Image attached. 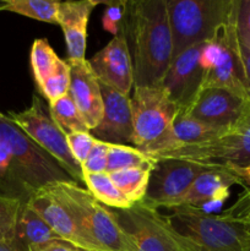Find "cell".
Here are the masks:
<instances>
[{"mask_svg":"<svg viewBox=\"0 0 250 251\" xmlns=\"http://www.w3.org/2000/svg\"><path fill=\"white\" fill-rule=\"evenodd\" d=\"M122 33L131 59L134 87L162 83L173 60L166 0H126Z\"/></svg>","mask_w":250,"mask_h":251,"instance_id":"obj_1","label":"cell"},{"mask_svg":"<svg viewBox=\"0 0 250 251\" xmlns=\"http://www.w3.org/2000/svg\"><path fill=\"white\" fill-rule=\"evenodd\" d=\"M0 136L11 149V163L6 176L0 181V194L26 201L39 189L71 178L55 159L34 144L7 115L0 117Z\"/></svg>","mask_w":250,"mask_h":251,"instance_id":"obj_2","label":"cell"},{"mask_svg":"<svg viewBox=\"0 0 250 251\" xmlns=\"http://www.w3.org/2000/svg\"><path fill=\"white\" fill-rule=\"evenodd\" d=\"M46 188L71 213L81 230L103 250L136 251L117 213L98 202L87 189L73 180L56 181Z\"/></svg>","mask_w":250,"mask_h":251,"instance_id":"obj_3","label":"cell"},{"mask_svg":"<svg viewBox=\"0 0 250 251\" xmlns=\"http://www.w3.org/2000/svg\"><path fill=\"white\" fill-rule=\"evenodd\" d=\"M234 0H166L173 39V59L190 47L217 37Z\"/></svg>","mask_w":250,"mask_h":251,"instance_id":"obj_4","label":"cell"},{"mask_svg":"<svg viewBox=\"0 0 250 251\" xmlns=\"http://www.w3.org/2000/svg\"><path fill=\"white\" fill-rule=\"evenodd\" d=\"M174 227L200 251H250V225L223 212L213 215L194 207L173 208Z\"/></svg>","mask_w":250,"mask_h":251,"instance_id":"obj_5","label":"cell"},{"mask_svg":"<svg viewBox=\"0 0 250 251\" xmlns=\"http://www.w3.org/2000/svg\"><path fill=\"white\" fill-rule=\"evenodd\" d=\"M149 157L154 162L181 159L223 168L248 166L250 164V103L239 122L233 125L227 134Z\"/></svg>","mask_w":250,"mask_h":251,"instance_id":"obj_6","label":"cell"},{"mask_svg":"<svg viewBox=\"0 0 250 251\" xmlns=\"http://www.w3.org/2000/svg\"><path fill=\"white\" fill-rule=\"evenodd\" d=\"M115 213L131 237L136 251H200L174 227L169 216L144 201Z\"/></svg>","mask_w":250,"mask_h":251,"instance_id":"obj_7","label":"cell"},{"mask_svg":"<svg viewBox=\"0 0 250 251\" xmlns=\"http://www.w3.org/2000/svg\"><path fill=\"white\" fill-rule=\"evenodd\" d=\"M130 102L134 122L132 145L144 152L168 131L180 110L162 83L134 87Z\"/></svg>","mask_w":250,"mask_h":251,"instance_id":"obj_8","label":"cell"},{"mask_svg":"<svg viewBox=\"0 0 250 251\" xmlns=\"http://www.w3.org/2000/svg\"><path fill=\"white\" fill-rule=\"evenodd\" d=\"M7 118L22 130L34 144L58 162L75 183H83L80 164L71 154L66 136L60 131L50 115L47 114L42 100L33 96L31 105L22 112H9Z\"/></svg>","mask_w":250,"mask_h":251,"instance_id":"obj_9","label":"cell"},{"mask_svg":"<svg viewBox=\"0 0 250 251\" xmlns=\"http://www.w3.org/2000/svg\"><path fill=\"white\" fill-rule=\"evenodd\" d=\"M218 39L223 47L222 55L215 68L205 71L200 91L212 87L223 88L243 100H250L244 68L240 58L239 39L235 31L234 1L229 19L218 32Z\"/></svg>","mask_w":250,"mask_h":251,"instance_id":"obj_10","label":"cell"},{"mask_svg":"<svg viewBox=\"0 0 250 251\" xmlns=\"http://www.w3.org/2000/svg\"><path fill=\"white\" fill-rule=\"evenodd\" d=\"M210 168L213 167L181 159H162L156 162L151 172L144 202L156 208H164L169 202L180 198L194 180Z\"/></svg>","mask_w":250,"mask_h":251,"instance_id":"obj_11","label":"cell"},{"mask_svg":"<svg viewBox=\"0 0 250 251\" xmlns=\"http://www.w3.org/2000/svg\"><path fill=\"white\" fill-rule=\"evenodd\" d=\"M202 46L203 43L190 47L174 58L162 81V86L180 113L189 109L201 88L205 74L200 65Z\"/></svg>","mask_w":250,"mask_h":251,"instance_id":"obj_12","label":"cell"},{"mask_svg":"<svg viewBox=\"0 0 250 251\" xmlns=\"http://www.w3.org/2000/svg\"><path fill=\"white\" fill-rule=\"evenodd\" d=\"M250 100L223 88H205L198 93L193 104L183 114L212 126L229 131L239 122Z\"/></svg>","mask_w":250,"mask_h":251,"instance_id":"obj_13","label":"cell"},{"mask_svg":"<svg viewBox=\"0 0 250 251\" xmlns=\"http://www.w3.org/2000/svg\"><path fill=\"white\" fill-rule=\"evenodd\" d=\"M88 63L100 83L129 96L134 88V75L129 49L122 32L97 51Z\"/></svg>","mask_w":250,"mask_h":251,"instance_id":"obj_14","label":"cell"},{"mask_svg":"<svg viewBox=\"0 0 250 251\" xmlns=\"http://www.w3.org/2000/svg\"><path fill=\"white\" fill-rule=\"evenodd\" d=\"M103 117L91 131L97 140L112 145H132L134 122L130 97L100 83Z\"/></svg>","mask_w":250,"mask_h":251,"instance_id":"obj_15","label":"cell"},{"mask_svg":"<svg viewBox=\"0 0 250 251\" xmlns=\"http://www.w3.org/2000/svg\"><path fill=\"white\" fill-rule=\"evenodd\" d=\"M243 185L240 179L228 168L213 167L198 176L190 188L174 201L169 202L164 208L194 207L202 210L207 205L220 206L230 195V186Z\"/></svg>","mask_w":250,"mask_h":251,"instance_id":"obj_16","label":"cell"},{"mask_svg":"<svg viewBox=\"0 0 250 251\" xmlns=\"http://www.w3.org/2000/svg\"><path fill=\"white\" fill-rule=\"evenodd\" d=\"M26 201L63 240L83 250L104 251L81 230L75 218L46 186L32 194Z\"/></svg>","mask_w":250,"mask_h":251,"instance_id":"obj_17","label":"cell"},{"mask_svg":"<svg viewBox=\"0 0 250 251\" xmlns=\"http://www.w3.org/2000/svg\"><path fill=\"white\" fill-rule=\"evenodd\" d=\"M71 70L69 93L92 131L103 117V97L100 83L88 60H68Z\"/></svg>","mask_w":250,"mask_h":251,"instance_id":"obj_18","label":"cell"},{"mask_svg":"<svg viewBox=\"0 0 250 251\" xmlns=\"http://www.w3.org/2000/svg\"><path fill=\"white\" fill-rule=\"evenodd\" d=\"M98 0H78L63 1L59 5L58 25L63 29L68 47V60H83L87 44V25L91 12Z\"/></svg>","mask_w":250,"mask_h":251,"instance_id":"obj_19","label":"cell"},{"mask_svg":"<svg viewBox=\"0 0 250 251\" xmlns=\"http://www.w3.org/2000/svg\"><path fill=\"white\" fill-rule=\"evenodd\" d=\"M225 134H227V130L205 124L183 113H179L168 131L158 141H156L146 151H144V153L147 156H152V154L162 153V152L174 151L188 145L216 139Z\"/></svg>","mask_w":250,"mask_h":251,"instance_id":"obj_20","label":"cell"},{"mask_svg":"<svg viewBox=\"0 0 250 251\" xmlns=\"http://www.w3.org/2000/svg\"><path fill=\"white\" fill-rule=\"evenodd\" d=\"M61 239L50 226L38 215L31 206L24 201L17 220L16 232L11 244L17 251H28L32 248ZM63 240V239H61Z\"/></svg>","mask_w":250,"mask_h":251,"instance_id":"obj_21","label":"cell"},{"mask_svg":"<svg viewBox=\"0 0 250 251\" xmlns=\"http://www.w3.org/2000/svg\"><path fill=\"white\" fill-rule=\"evenodd\" d=\"M83 184L96 200L105 207L125 211L134 206L131 201L120 193L108 173H85Z\"/></svg>","mask_w":250,"mask_h":251,"instance_id":"obj_22","label":"cell"},{"mask_svg":"<svg viewBox=\"0 0 250 251\" xmlns=\"http://www.w3.org/2000/svg\"><path fill=\"white\" fill-rule=\"evenodd\" d=\"M153 168L154 167L129 168L108 174L120 193L132 203H137L142 202L146 198L150 176Z\"/></svg>","mask_w":250,"mask_h":251,"instance_id":"obj_23","label":"cell"},{"mask_svg":"<svg viewBox=\"0 0 250 251\" xmlns=\"http://www.w3.org/2000/svg\"><path fill=\"white\" fill-rule=\"evenodd\" d=\"M49 115L65 136L73 132L90 131L82 114L69 95L49 103Z\"/></svg>","mask_w":250,"mask_h":251,"instance_id":"obj_24","label":"cell"},{"mask_svg":"<svg viewBox=\"0 0 250 251\" xmlns=\"http://www.w3.org/2000/svg\"><path fill=\"white\" fill-rule=\"evenodd\" d=\"M60 1L48 0H6L4 11L15 12L37 21L58 25V12Z\"/></svg>","mask_w":250,"mask_h":251,"instance_id":"obj_25","label":"cell"},{"mask_svg":"<svg viewBox=\"0 0 250 251\" xmlns=\"http://www.w3.org/2000/svg\"><path fill=\"white\" fill-rule=\"evenodd\" d=\"M156 162L147 154L129 145H112L109 146L107 162V173L129 168L154 167Z\"/></svg>","mask_w":250,"mask_h":251,"instance_id":"obj_26","label":"cell"},{"mask_svg":"<svg viewBox=\"0 0 250 251\" xmlns=\"http://www.w3.org/2000/svg\"><path fill=\"white\" fill-rule=\"evenodd\" d=\"M60 60L46 38L36 39L31 48V68L37 87H41Z\"/></svg>","mask_w":250,"mask_h":251,"instance_id":"obj_27","label":"cell"},{"mask_svg":"<svg viewBox=\"0 0 250 251\" xmlns=\"http://www.w3.org/2000/svg\"><path fill=\"white\" fill-rule=\"evenodd\" d=\"M71 82V70L68 61L60 60L56 64L53 73L44 80L39 92L48 100L49 103L60 100L69 93Z\"/></svg>","mask_w":250,"mask_h":251,"instance_id":"obj_28","label":"cell"},{"mask_svg":"<svg viewBox=\"0 0 250 251\" xmlns=\"http://www.w3.org/2000/svg\"><path fill=\"white\" fill-rule=\"evenodd\" d=\"M24 201L0 194V243L11 242Z\"/></svg>","mask_w":250,"mask_h":251,"instance_id":"obj_29","label":"cell"},{"mask_svg":"<svg viewBox=\"0 0 250 251\" xmlns=\"http://www.w3.org/2000/svg\"><path fill=\"white\" fill-rule=\"evenodd\" d=\"M97 139L90 131H78L66 135V142H68L71 154L80 166L85 163Z\"/></svg>","mask_w":250,"mask_h":251,"instance_id":"obj_30","label":"cell"},{"mask_svg":"<svg viewBox=\"0 0 250 251\" xmlns=\"http://www.w3.org/2000/svg\"><path fill=\"white\" fill-rule=\"evenodd\" d=\"M234 22L240 44L250 48V0H234Z\"/></svg>","mask_w":250,"mask_h":251,"instance_id":"obj_31","label":"cell"},{"mask_svg":"<svg viewBox=\"0 0 250 251\" xmlns=\"http://www.w3.org/2000/svg\"><path fill=\"white\" fill-rule=\"evenodd\" d=\"M102 4L107 5L102 15L103 28L114 37L118 36L122 32L126 0L125 1H102Z\"/></svg>","mask_w":250,"mask_h":251,"instance_id":"obj_32","label":"cell"},{"mask_svg":"<svg viewBox=\"0 0 250 251\" xmlns=\"http://www.w3.org/2000/svg\"><path fill=\"white\" fill-rule=\"evenodd\" d=\"M110 144L97 140L86 158L85 163L81 166L82 174L85 173H107L108 152Z\"/></svg>","mask_w":250,"mask_h":251,"instance_id":"obj_33","label":"cell"},{"mask_svg":"<svg viewBox=\"0 0 250 251\" xmlns=\"http://www.w3.org/2000/svg\"><path fill=\"white\" fill-rule=\"evenodd\" d=\"M222 50L223 47L218 39V34L215 39L203 43L200 51V65L203 69V71L211 70L217 65L221 55H222Z\"/></svg>","mask_w":250,"mask_h":251,"instance_id":"obj_34","label":"cell"},{"mask_svg":"<svg viewBox=\"0 0 250 251\" xmlns=\"http://www.w3.org/2000/svg\"><path fill=\"white\" fill-rule=\"evenodd\" d=\"M227 217L250 225V190L247 189L235 201L234 205L223 211Z\"/></svg>","mask_w":250,"mask_h":251,"instance_id":"obj_35","label":"cell"},{"mask_svg":"<svg viewBox=\"0 0 250 251\" xmlns=\"http://www.w3.org/2000/svg\"><path fill=\"white\" fill-rule=\"evenodd\" d=\"M11 149L4 137L0 136V181L6 176L11 163Z\"/></svg>","mask_w":250,"mask_h":251,"instance_id":"obj_36","label":"cell"},{"mask_svg":"<svg viewBox=\"0 0 250 251\" xmlns=\"http://www.w3.org/2000/svg\"><path fill=\"white\" fill-rule=\"evenodd\" d=\"M28 251H87L83 250L81 248L75 247V245L70 244V243L65 242V240H53L47 244L39 245V247L32 248Z\"/></svg>","mask_w":250,"mask_h":251,"instance_id":"obj_37","label":"cell"},{"mask_svg":"<svg viewBox=\"0 0 250 251\" xmlns=\"http://www.w3.org/2000/svg\"><path fill=\"white\" fill-rule=\"evenodd\" d=\"M239 50H240V58H242L243 68H244L245 78H247L248 92H249V97H250V48H247L245 46L240 44L239 42Z\"/></svg>","mask_w":250,"mask_h":251,"instance_id":"obj_38","label":"cell"},{"mask_svg":"<svg viewBox=\"0 0 250 251\" xmlns=\"http://www.w3.org/2000/svg\"><path fill=\"white\" fill-rule=\"evenodd\" d=\"M228 169L240 179V181L244 185V190H247V189L250 190V164L245 167H232V168Z\"/></svg>","mask_w":250,"mask_h":251,"instance_id":"obj_39","label":"cell"},{"mask_svg":"<svg viewBox=\"0 0 250 251\" xmlns=\"http://www.w3.org/2000/svg\"><path fill=\"white\" fill-rule=\"evenodd\" d=\"M0 251H17L10 242L0 243Z\"/></svg>","mask_w":250,"mask_h":251,"instance_id":"obj_40","label":"cell"},{"mask_svg":"<svg viewBox=\"0 0 250 251\" xmlns=\"http://www.w3.org/2000/svg\"><path fill=\"white\" fill-rule=\"evenodd\" d=\"M5 1H6V0H0V11H4Z\"/></svg>","mask_w":250,"mask_h":251,"instance_id":"obj_41","label":"cell"},{"mask_svg":"<svg viewBox=\"0 0 250 251\" xmlns=\"http://www.w3.org/2000/svg\"><path fill=\"white\" fill-rule=\"evenodd\" d=\"M1 115H2V113H1V112H0V117H1Z\"/></svg>","mask_w":250,"mask_h":251,"instance_id":"obj_42","label":"cell"}]
</instances>
